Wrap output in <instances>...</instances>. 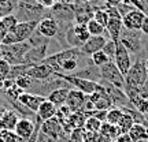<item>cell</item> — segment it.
Here are the masks:
<instances>
[{"label":"cell","instance_id":"cell-1","mask_svg":"<svg viewBox=\"0 0 148 142\" xmlns=\"http://www.w3.org/2000/svg\"><path fill=\"white\" fill-rule=\"evenodd\" d=\"M82 55L79 48H69L42 59V63L48 64L55 74H71L78 69V58Z\"/></svg>","mask_w":148,"mask_h":142},{"label":"cell","instance_id":"cell-2","mask_svg":"<svg viewBox=\"0 0 148 142\" xmlns=\"http://www.w3.org/2000/svg\"><path fill=\"white\" fill-rule=\"evenodd\" d=\"M37 21H26V22H19L15 26L14 30L7 33L5 38L3 40L1 45L10 47V45H15V44H22L26 40H29L33 36V33L37 30Z\"/></svg>","mask_w":148,"mask_h":142},{"label":"cell","instance_id":"cell-3","mask_svg":"<svg viewBox=\"0 0 148 142\" xmlns=\"http://www.w3.org/2000/svg\"><path fill=\"white\" fill-rule=\"evenodd\" d=\"M55 77L63 79L64 82H67L69 85H71L74 89L79 90L85 93L86 96L95 93L97 90L101 89V84L96 82V81H92V79H86V78H81V77H77V75H71V74H53Z\"/></svg>","mask_w":148,"mask_h":142},{"label":"cell","instance_id":"cell-4","mask_svg":"<svg viewBox=\"0 0 148 142\" xmlns=\"http://www.w3.org/2000/svg\"><path fill=\"white\" fill-rule=\"evenodd\" d=\"M99 75L100 78L107 82V84L115 86L118 89L123 90L125 89V77L121 74V71L118 70L114 62H108L106 66H103L99 69Z\"/></svg>","mask_w":148,"mask_h":142},{"label":"cell","instance_id":"cell-5","mask_svg":"<svg viewBox=\"0 0 148 142\" xmlns=\"http://www.w3.org/2000/svg\"><path fill=\"white\" fill-rule=\"evenodd\" d=\"M108 12V23L106 26V32L110 36V40L118 42L121 38V33L123 29V21H122V14L119 12L118 7H108L106 8Z\"/></svg>","mask_w":148,"mask_h":142},{"label":"cell","instance_id":"cell-6","mask_svg":"<svg viewBox=\"0 0 148 142\" xmlns=\"http://www.w3.org/2000/svg\"><path fill=\"white\" fill-rule=\"evenodd\" d=\"M145 16H147V14L144 11H140L137 8H132L122 16L123 27L126 30H130V32H140Z\"/></svg>","mask_w":148,"mask_h":142},{"label":"cell","instance_id":"cell-7","mask_svg":"<svg viewBox=\"0 0 148 142\" xmlns=\"http://www.w3.org/2000/svg\"><path fill=\"white\" fill-rule=\"evenodd\" d=\"M141 32H130V30H126V32L121 33V38H119V42L123 44V47L127 49L129 53H138L141 49L144 48L143 42H141Z\"/></svg>","mask_w":148,"mask_h":142},{"label":"cell","instance_id":"cell-8","mask_svg":"<svg viewBox=\"0 0 148 142\" xmlns=\"http://www.w3.org/2000/svg\"><path fill=\"white\" fill-rule=\"evenodd\" d=\"M114 63L118 67V70L121 71V74L125 77L129 70L132 67V59H130V53L127 52V49L123 47L122 42L118 41L116 44V52H115V58H114Z\"/></svg>","mask_w":148,"mask_h":142},{"label":"cell","instance_id":"cell-9","mask_svg":"<svg viewBox=\"0 0 148 142\" xmlns=\"http://www.w3.org/2000/svg\"><path fill=\"white\" fill-rule=\"evenodd\" d=\"M88 99L90 100V103L95 105V111H108L112 108V101H111L110 96L107 94L104 86L101 85V89L92 93L88 96Z\"/></svg>","mask_w":148,"mask_h":142},{"label":"cell","instance_id":"cell-10","mask_svg":"<svg viewBox=\"0 0 148 142\" xmlns=\"http://www.w3.org/2000/svg\"><path fill=\"white\" fill-rule=\"evenodd\" d=\"M107 41H108V40H107L104 36H90L89 40L85 42V44L79 48V49H81L82 55L92 56L93 53L101 51V49L104 48V45H106Z\"/></svg>","mask_w":148,"mask_h":142},{"label":"cell","instance_id":"cell-11","mask_svg":"<svg viewBox=\"0 0 148 142\" xmlns=\"http://www.w3.org/2000/svg\"><path fill=\"white\" fill-rule=\"evenodd\" d=\"M47 100V97H44V96H40V94H32V93H22L19 96V99H18V103L21 104V105L26 107L29 111H32V112H37L40 105H41L44 101Z\"/></svg>","mask_w":148,"mask_h":142},{"label":"cell","instance_id":"cell-12","mask_svg":"<svg viewBox=\"0 0 148 142\" xmlns=\"http://www.w3.org/2000/svg\"><path fill=\"white\" fill-rule=\"evenodd\" d=\"M86 99H88V96L85 93L77 89H70L69 94H67V100H66V105L69 107V109L71 112H78L82 109Z\"/></svg>","mask_w":148,"mask_h":142},{"label":"cell","instance_id":"cell-13","mask_svg":"<svg viewBox=\"0 0 148 142\" xmlns=\"http://www.w3.org/2000/svg\"><path fill=\"white\" fill-rule=\"evenodd\" d=\"M26 74L30 77L32 79H38V81H44V79H48L51 75L55 74L48 64L45 63H40V64H32L29 69L26 70Z\"/></svg>","mask_w":148,"mask_h":142},{"label":"cell","instance_id":"cell-14","mask_svg":"<svg viewBox=\"0 0 148 142\" xmlns=\"http://www.w3.org/2000/svg\"><path fill=\"white\" fill-rule=\"evenodd\" d=\"M37 32L38 34L42 37H47V38H52L58 34L59 32V25L58 22L52 19V18H44L38 22L37 25Z\"/></svg>","mask_w":148,"mask_h":142},{"label":"cell","instance_id":"cell-15","mask_svg":"<svg viewBox=\"0 0 148 142\" xmlns=\"http://www.w3.org/2000/svg\"><path fill=\"white\" fill-rule=\"evenodd\" d=\"M63 131V126L62 123L56 119V118H52L47 122H42L41 124V132H44L45 135H48L49 138L52 139H56L59 138V135L62 134Z\"/></svg>","mask_w":148,"mask_h":142},{"label":"cell","instance_id":"cell-16","mask_svg":"<svg viewBox=\"0 0 148 142\" xmlns=\"http://www.w3.org/2000/svg\"><path fill=\"white\" fill-rule=\"evenodd\" d=\"M14 131L23 141H27V139L32 138L33 132H34V123L30 119H27V118H22V119H19V122H18V124H16Z\"/></svg>","mask_w":148,"mask_h":142},{"label":"cell","instance_id":"cell-17","mask_svg":"<svg viewBox=\"0 0 148 142\" xmlns=\"http://www.w3.org/2000/svg\"><path fill=\"white\" fill-rule=\"evenodd\" d=\"M71 33H73L74 38H75V48H81L90 37L89 32H88V27H86L85 23H75L73 26Z\"/></svg>","mask_w":148,"mask_h":142},{"label":"cell","instance_id":"cell-18","mask_svg":"<svg viewBox=\"0 0 148 142\" xmlns=\"http://www.w3.org/2000/svg\"><path fill=\"white\" fill-rule=\"evenodd\" d=\"M19 122V118L14 111L5 109L4 113L0 116V130H15L16 124Z\"/></svg>","mask_w":148,"mask_h":142},{"label":"cell","instance_id":"cell-19","mask_svg":"<svg viewBox=\"0 0 148 142\" xmlns=\"http://www.w3.org/2000/svg\"><path fill=\"white\" fill-rule=\"evenodd\" d=\"M56 112H58V107L53 105L51 101L45 100L41 105H40L38 111L36 112V115L40 120L47 122V120H49V119L55 118V116H56Z\"/></svg>","mask_w":148,"mask_h":142},{"label":"cell","instance_id":"cell-20","mask_svg":"<svg viewBox=\"0 0 148 142\" xmlns=\"http://www.w3.org/2000/svg\"><path fill=\"white\" fill-rule=\"evenodd\" d=\"M69 90L67 88H58V89H53L49 94L47 96V100L51 101L53 105L59 107L66 105V100H67V94H69Z\"/></svg>","mask_w":148,"mask_h":142},{"label":"cell","instance_id":"cell-21","mask_svg":"<svg viewBox=\"0 0 148 142\" xmlns=\"http://www.w3.org/2000/svg\"><path fill=\"white\" fill-rule=\"evenodd\" d=\"M133 142H147L148 141V127L144 124L134 123V126L127 132Z\"/></svg>","mask_w":148,"mask_h":142},{"label":"cell","instance_id":"cell-22","mask_svg":"<svg viewBox=\"0 0 148 142\" xmlns=\"http://www.w3.org/2000/svg\"><path fill=\"white\" fill-rule=\"evenodd\" d=\"M133 126H134V119L129 113H126V112L123 113L121 120L118 122V124H116L118 130H119V134H127Z\"/></svg>","mask_w":148,"mask_h":142},{"label":"cell","instance_id":"cell-23","mask_svg":"<svg viewBox=\"0 0 148 142\" xmlns=\"http://www.w3.org/2000/svg\"><path fill=\"white\" fill-rule=\"evenodd\" d=\"M130 104L140 113H143L144 116L148 115V97L147 96H137V97H134L133 100H130Z\"/></svg>","mask_w":148,"mask_h":142},{"label":"cell","instance_id":"cell-24","mask_svg":"<svg viewBox=\"0 0 148 142\" xmlns=\"http://www.w3.org/2000/svg\"><path fill=\"white\" fill-rule=\"evenodd\" d=\"M99 134H103V135H106V137H110L112 141H115L116 138L121 135V134H119V130H118V127L112 126V124L107 123V122H103V123H101Z\"/></svg>","mask_w":148,"mask_h":142},{"label":"cell","instance_id":"cell-25","mask_svg":"<svg viewBox=\"0 0 148 142\" xmlns=\"http://www.w3.org/2000/svg\"><path fill=\"white\" fill-rule=\"evenodd\" d=\"M123 109L122 108H118V107H112L111 109L107 111V116H106V122L110 123L112 126H116L118 122L121 120V118L123 116Z\"/></svg>","mask_w":148,"mask_h":142},{"label":"cell","instance_id":"cell-26","mask_svg":"<svg viewBox=\"0 0 148 142\" xmlns=\"http://www.w3.org/2000/svg\"><path fill=\"white\" fill-rule=\"evenodd\" d=\"M103 122L99 120L95 116H88L84 124V130L85 131H90V132H99L100 131V127Z\"/></svg>","mask_w":148,"mask_h":142},{"label":"cell","instance_id":"cell-27","mask_svg":"<svg viewBox=\"0 0 148 142\" xmlns=\"http://www.w3.org/2000/svg\"><path fill=\"white\" fill-rule=\"evenodd\" d=\"M86 27H88V32L90 36H104V32H106V27H103L93 18L86 22Z\"/></svg>","mask_w":148,"mask_h":142},{"label":"cell","instance_id":"cell-28","mask_svg":"<svg viewBox=\"0 0 148 142\" xmlns=\"http://www.w3.org/2000/svg\"><path fill=\"white\" fill-rule=\"evenodd\" d=\"M90 60H92L93 66H95V67H97V69H100V67H103V66H106L108 62H111L110 58H108L106 53L103 52V49H101V51H99V52L93 53V55L90 56Z\"/></svg>","mask_w":148,"mask_h":142},{"label":"cell","instance_id":"cell-29","mask_svg":"<svg viewBox=\"0 0 148 142\" xmlns=\"http://www.w3.org/2000/svg\"><path fill=\"white\" fill-rule=\"evenodd\" d=\"M0 142H23V139L12 130H0Z\"/></svg>","mask_w":148,"mask_h":142},{"label":"cell","instance_id":"cell-30","mask_svg":"<svg viewBox=\"0 0 148 142\" xmlns=\"http://www.w3.org/2000/svg\"><path fill=\"white\" fill-rule=\"evenodd\" d=\"M11 69H12V66L5 59H0V84H3L5 79L10 78Z\"/></svg>","mask_w":148,"mask_h":142},{"label":"cell","instance_id":"cell-31","mask_svg":"<svg viewBox=\"0 0 148 142\" xmlns=\"http://www.w3.org/2000/svg\"><path fill=\"white\" fill-rule=\"evenodd\" d=\"M93 19L96 22H99L103 27L107 26V23H108V19H110V16H108V12H107L106 8H100V10H96L93 12Z\"/></svg>","mask_w":148,"mask_h":142},{"label":"cell","instance_id":"cell-32","mask_svg":"<svg viewBox=\"0 0 148 142\" xmlns=\"http://www.w3.org/2000/svg\"><path fill=\"white\" fill-rule=\"evenodd\" d=\"M32 82H33V79L30 78L26 73L21 74L19 77H16V78H15V84L18 85V86H19L23 92H25L27 88H30V86H32Z\"/></svg>","mask_w":148,"mask_h":142},{"label":"cell","instance_id":"cell-33","mask_svg":"<svg viewBox=\"0 0 148 142\" xmlns=\"http://www.w3.org/2000/svg\"><path fill=\"white\" fill-rule=\"evenodd\" d=\"M73 112L69 109V107L67 105H62V107H59L58 108V112H56V119H58L60 123H62V126H63L64 123L67 122V119L70 118V115H71Z\"/></svg>","mask_w":148,"mask_h":142},{"label":"cell","instance_id":"cell-34","mask_svg":"<svg viewBox=\"0 0 148 142\" xmlns=\"http://www.w3.org/2000/svg\"><path fill=\"white\" fill-rule=\"evenodd\" d=\"M116 44H118V42L112 41V40H108V41L106 42V45H104V48H103V52H104V53L107 55V56L110 58L111 62H114V58H115Z\"/></svg>","mask_w":148,"mask_h":142},{"label":"cell","instance_id":"cell-35","mask_svg":"<svg viewBox=\"0 0 148 142\" xmlns=\"http://www.w3.org/2000/svg\"><path fill=\"white\" fill-rule=\"evenodd\" d=\"M5 93H7V96L10 97L11 100H18V99H19V96H21L22 93H25V92H23V90H22L21 88L14 82L10 88H7V89H5Z\"/></svg>","mask_w":148,"mask_h":142},{"label":"cell","instance_id":"cell-36","mask_svg":"<svg viewBox=\"0 0 148 142\" xmlns=\"http://www.w3.org/2000/svg\"><path fill=\"white\" fill-rule=\"evenodd\" d=\"M1 21H3V23H4V26H5V29L8 30V32H11V30H14L15 29V26L19 23L18 22V19H16L14 15H5V16H3L1 18Z\"/></svg>","mask_w":148,"mask_h":142},{"label":"cell","instance_id":"cell-37","mask_svg":"<svg viewBox=\"0 0 148 142\" xmlns=\"http://www.w3.org/2000/svg\"><path fill=\"white\" fill-rule=\"evenodd\" d=\"M69 142H84V128H75L70 132Z\"/></svg>","mask_w":148,"mask_h":142},{"label":"cell","instance_id":"cell-38","mask_svg":"<svg viewBox=\"0 0 148 142\" xmlns=\"http://www.w3.org/2000/svg\"><path fill=\"white\" fill-rule=\"evenodd\" d=\"M122 4L127 5V7H132V8H137L140 11H145V7H144L141 0H123Z\"/></svg>","mask_w":148,"mask_h":142},{"label":"cell","instance_id":"cell-39","mask_svg":"<svg viewBox=\"0 0 148 142\" xmlns=\"http://www.w3.org/2000/svg\"><path fill=\"white\" fill-rule=\"evenodd\" d=\"M84 142H99V132H90L84 130Z\"/></svg>","mask_w":148,"mask_h":142},{"label":"cell","instance_id":"cell-40","mask_svg":"<svg viewBox=\"0 0 148 142\" xmlns=\"http://www.w3.org/2000/svg\"><path fill=\"white\" fill-rule=\"evenodd\" d=\"M37 4L42 5V7H45V8H51L55 5V0H36Z\"/></svg>","mask_w":148,"mask_h":142},{"label":"cell","instance_id":"cell-41","mask_svg":"<svg viewBox=\"0 0 148 142\" xmlns=\"http://www.w3.org/2000/svg\"><path fill=\"white\" fill-rule=\"evenodd\" d=\"M7 33H8V30L5 29L4 23H3V21L0 19V45H1V42H3V40L5 38V36H7Z\"/></svg>","mask_w":148,"mask_h":142},{"label":"cell","instance_id":"cell-42","mask_svg":"<svg viewBox=\"0 0 148 142\" xmlns=\"http://www.w3.org/2000/svg\"><path fill=\"white\" fill-rule=\"evenodd\" d=\"M114 142H133V141H132V138H130L129 134H121Z\"/></svg>","mask_w":148,"mask_h":142},{"label":"cell","instance_id":"cell-43","mask_svg":"<svg viewBox=\"0 0 148 142\" xmlns=\"http://www.w3.org/2000/svg\"><path fill=\"white\" fill-rule=\"evenodd\" d=\"M140 32H141V34H143V36H147L148 37V16H145V19H144L143 25H141Z\"/></svg>","mask_w":148,"mask_h":142},{"label":"cell","instance_id":"cell-44","mask_svg":"<svg viewBox=\"0 0 148 142\" xmlns=\"http://www.w3.org/2000/svg\"><path fill=\"white\" fill-rule=\"evenodd\" d=\"M107 3V5L108 7H119V5L122 4V1L123 0H104Z\"/></svg>","mask_w":148,"mask_h":142},{"label":"cell","instance_id":"cell-45","mask_svg":"<svg viewBox=\"0 0 148 142\" xmlns=\"http://www.w3.org/2000/svg\"><path fill=\"white\" fill-rule=\"evenodd\" d=\"M99 142H112V139L110 137L103 135V134H99Z\"/></svg>","mask_w":148,"mask_h":142},{"label":"cell","instance_id":"cell-46","mask_svg":"<svg viewBox=\"0 0 148 142\" xmlns=\"http://www.w3.org/2000/svg\"><path fill=\"white\" fill-rule=\"evenodd\" d=\"M62 3H64V4H70V3H73L74 0H60Z\"/></svg>","mask_w":148,"mask_h":142},{"label":"cell","instance_id":"cell-47","mask_svg":"<svg viewBox=\"0 0 148 142\" xmlns=\"http://www.w3.org/2000/svg\"><path fill=\"white\" fill-rule=\"evenodd\" d=\"M8 1H10V0H0V5H1V4H5V3H8Z\"/></svg>","mask_w":148,"mask_h":142},{"label":"cell","instance_id":"cell-48","mask_svg":"<svg viewBox=\"0 0 148 142\" xmlns=\"http://www.w3.org/2000/svg\"><path fill=\"white\" fill-rule=\"evenodd\" d=\"M84 1H89V0H84Z\"/></svg>","mask_w":148,"mask_h":142},{"label":"cell","instance_id":"cell-49","mask_svg":"<svg viewBox=\"0 0 148 142\" xmlns=\"http://www.w3.org/2000/svg\"><path fill=\"white\" fill-rule=\"evenodd\" d=\"M147 16H148V12H147Z\"/></svg>","mask_w":148,"mask_h":142},{"label":"cell","instance_id":"cell-50","mask_svg":"<svg viewBox=\"0 0 148 142\" xmlns=\"http://www.w3.org/2000/svg\"><path fill=\"white\" fill-rule=\"evenodd\" d=\"M147 142H148V141H147Z\"/></svg>","mask_w":148,"mask_h":142}]
</instances>
